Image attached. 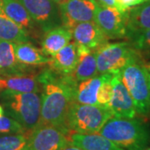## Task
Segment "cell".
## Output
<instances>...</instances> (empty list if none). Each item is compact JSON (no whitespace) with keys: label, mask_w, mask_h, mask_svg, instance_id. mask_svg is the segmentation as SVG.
<instances>
[{"label":"cell","mask_w":150,"mask_h":150,"mask_svg":"<svg viewBox=\"0 0 150 150\" xmlns=\"http://www.w3.org/2000/svg\"><path fill=\"white\" fill-rule=\"evenodd\" d=\"M78 45V44H77ZM79 62L73 73L74 79L78 83L86 80L98 74L96 61V50L78 45Z\"/></svg>","instance_id":"cell-22"},{"label":"cell","mask_w":150,"mask_h":150,"mask_svg":"<svg viewBox=\"0 0 150 150\" xmlns=\"http://www.w3.org/2000/svg\"><path fill=\"white\" fill-rule=\"evenodd\" d=\"M111 73H106L102 74H97L90 79L81 81L78 83L74 102L81 104H98L97 101V93L104 81L112 79Z\"/></svg>","instance_id":"cell-20"},{"label":"cell","mask_w":150,"mask_h":150,"mask_svg":"<svg viewBox=\"0 0 150 150\" xmlns=\"http://www.w3.org/2000/svg\"><path fill=\"white\" fill-rule=\"evenodd\" d=\"M97 7L95 0H69L59 6L63 25L72 29L78 23L93 21Z\"/></svg>","instance_id":"cell-10"},{"label":"cell","mask_w":150,"mask_h":150,"mask_svg":"<svg viewBox=\"0 0 150 150\" xmlns=\"http://www.w3.org/2000/svg\"><path fill=\"white\" fill-rule=\"evenodd\" d=\"M95 2L98 5L103 6V7H110V8H114L118 9L115 0H95Z\"/></svg>","instance_id":"cell-29"},{"label":"cell","mask_w":150,"mask_h":150,"mask_svg":"<svg viewBox=\"0 0 150 150\" xmlns=\"http://www.w3.org/2000/svg\"><path fill=\"white\" fill-rule=\"evenodd\" d=\"M144 59V58H143ZM144 64L145 68H146V69L148 71V73H149V79H150V62L149 61H147V60H144ZM150 98V96H149Z\"/></svg>","instance_id":"cell-31"},{"label":"cell","mask_w":150,"mask_h":150,"mask_svg":"<svg viewBox=\"0 0 150 150\" xmlns=\"http://www.w3.org/2000/svg\"><path fill=\"white\" fill-rule=\"evenodd\" d=\"M144 54L145 56L149 57V58L150 59V52H149V53H146V54ZM147 61H149V62H150V59H149V60H147Z\"/></svg>","instance_id":"cell-33"},{"label":"cell","mask_w":150,"mask_h":150,"mask_svg":"<svg viewBox=\"0 0 150 150\" xmlns=\"http://www.w3.org/2000/svg\"><path fill=\"white\" fill-rule=\"evenodd\" d=\"M68 140L69 144L83 150H123L98 133L81 134L69 132Z\"/></svg>","instance_id":"cell-16"},{"label":"cell","mask_w":150,"mask_h":150,"mask_svg":"<svg viewBox=\"0 0 150 150\" xmlns=\"http://www.w3.org/2000/svg\"><path fill=\"white\" fill-rule=\"evenodd\" d=\"M73 38L72 30L61 24L43 33L41 38L42 51L45 55L52 56L68 45Z\"/></svg>","instance_id":"cell-17"},{"label":"cell","mask_w":150,"mask_h":150,"mask_svg":"<svg viewBox=\"0 0 150 150\" xmlns=\"http://www.w3.org/2000/svg\"><path fill=\"white\" fill-rule=\"evenodd\" d=\"M111 83L112 95L108 108L111 111L112 117L134 118L137 115L133 98L121 79L120 71L113 73Z\"/></svg>","instance_id":"cell-11"},{"label":"cell","mask_w":150,"mask_h":150,"mask_svg":"<svg viewBox=\"0 0 150 150\" xmlns=\"http://www.w3.org/2000/svg\"><path fill=\"white\" fill-rule=\"evenodd\" d=\"M118 10L121 13H127L128 11L135 6L140 5L150 0H115Z\"/></svg>","instance_id":"cell-28"},{"label":"cell","mask_w":150,"mask_h":150,"mask_svg":"<svg viewBox=\"0 0 150 150\" xmlns=\"http://www.w3.org/2000/svg\"><path fill=\"white\" fill-rule=\"evenodd\" d=\"M13 44L15 57L21 64L30 66H42L48 64L50 60V58L43 54L41 49L29 41Z\"/></svg>","instance_id":"cell-21"},{"label":"cell","mask_w":150,"mask_h":150,"mask_svg":"<svg viewBox=\"0 0 150 150\" xmlns=\"http://www.w3.org/2000/svg\"><path fill=\"white\" fill-rule=\"evenodd\" d=\"M38 79L41 86L40 124L54 126L69 134L66 118L79 83L73 74H60L49 68L41 69Z\"/></svg>","instance_id":"cell-1"},{"label":"cell","mask_w":150,"mask_h":150,"mask_svg":"<svg viewBox=\"0 0 150 150\" xmlns=\"http://www.w3.org/2000/svg\"><path fill=\"white\" fill-rule=\"evenodd\" d=\"M0 99L4 113L18 121L26 131L32 132L40 124V93L2 90Z\"/></svg>","instance_id":"cell-3"},{"label":"cell","mask_w":150,"mask_h":150,"mask_svg":"<svg viewBox=\"0 0 150 150\" xmlns=\"http://www.w3.org/2000/svg\"><path fill=\"white\" fill-rule=\"evenodd\" d=\"M26 132L24 128L15 119L9 116L0 117V134H16Z\"/></svg>","instance_id":"cell-25"},{"label":"cell","mask_w":150,"mask_h":150,"mask_svg":"<svg viewBox=\"0 0 150 150\" xmlns=\"http://www.w3.org/2000/svg\"><path fill=\"white\" fill-rule=\"evenodd\" d=\"M127 18L128 12L98 4L93 21L108 39H119L127 38Z\"/></svg>","instance_id":"cell-7"},{"label":"cell","mask_w":150,"mask_h":150,"mask_svg":"<svg viewBox=\"0 0 150 150\" xmlns=\"http://www.w3.org/2000/svg\"><path fill=\"white\" fill-rule=\"evenodd\" d=\"M68 144V134L64 130L39 124L30 133L25 150H61Z\"/></svg>","instance_id":"cell-9"},{"label":"cell","mask_w":150,"mask_h":150,"mask_svg":"<svg viewBox=\"0 0 150 150\" xmlns=\"http://www.w3.org/2000/svg\"><path fill=\"white\" fill-rule=\"evenodd\" d=\"M112 117V112L108 106L73 102L66 118V129L69 133H98L104 123Z\"/></svg>","instance_id":"cell-5"},{"label":"cell","mask_w":150,"mask_h":150,"mask_svg":"<svg viewBox=\"0 0 150 150\" xmlns=\"http://www.w3.org/2000/svg\"><path fill=\"white\" fill-rule=\"evenodd\" d=\"M98 134L117 144L123 150H143L150 143V129L138 118L112 117Z\"/></svg>","instance_id":"cell-2"},{"label":"cell","mask_w":150,"mask_h":150,"mask_svg":"<svg viewBox=\"0 0 150 150\" xmlns=\"http://www.w3.org/2000/svg\"><path fill=\"white\" fill-rule=\"evenodd\" d=\"M29 38L27 33L6 15L0 4V40L17 43L29 41Z\"/></svg>","instance_id":"cell-23"},{"label":"cell","mask_w":150,"mask_h":150,"mask_svg":"<svg viewBox=\"0 0 150 150\" xmlns=\"http://www.w3.org/2000/svg\"><path fill=\"white\" fill-rule=\"evenodd\" d=\"M131 44L140 54L150 52V29L141 33L131 39Z\"/></svg>","instance_id":"cell-26"},{"label":"cell","mask_w":150,"mask_h":150,"mask_svg":"<svg viewBox=\"0 0 150 150\" xmlns=\"http://www.w3.org/2000/svg\"><path fill=\"white\" fill-rule=\"evenodd\" d=\"M61 150H83L80 149V148H78V147H76V146H74V145L70 144H68L66 145L65 147H64L63 149Z\"/></svg>","instance_id":"cell-30"},{"label":"cell","mask_w":150,"mask_h":150,"mask_svg":"<svg viewBox=\"0 0 150 150\" xmlns=\"http://www.w3.org/2000/svg\"><path fill=\"white\" fill-rule=\"evenodd\" d=\"M121 79L133 98L137 113H150V79L139 52L134 55L120 70Z\"/></svg>","instance_id":"cell-4"},{"label":"cell","mask_w":150,"mask_h":150,"mask_svg":"<svg viewBox=\"0 0 150 150\" xmlns=\"http://www.w3.org/2000/svg\"><path fill=\"white\" fill-rule=\"evenodd\" d=\"M4 114V107L2 104H0V117L3 116Z\"/></svg>","instance_id":"cell-32"},{"label":"cell","mask_w":150,"mask_h":150,"mask_svg":"<svg viewBox=\"0 0 150 150\" xmlns=\"http://www.w3.org/2000/svg\"><path fill=\"white\" fill-rule=\"evenodd\" d=\"M36 66L21 64L18 61L13 51V44L0 40V75H10L35 72Z\"/></svg>","instance_id":"cell-19"},{"label":"cell","mask_w":150,"mask_h":150,"mask_svg":"<svg viewBox=\"0 0 150 150\" xmlns=\"http://www.w3.org/2000/svg\"><path fill=\"white\" fill-rule=\"evenodd\" d=\"M71 30L76 44L90 50H97L108 41L94 21L78 23Z\"/></svg>","instance_id":"cell-12"},{"label":"cell","mask_w":150,"mask_h":150,"mask_svg":"<svg viewBox=\"0 0 150 150\" xmlns=\"http://www.w3.org/2000/svg\"><path fill=\"white\" fill-rule=\"evenodd\" d=\"M30 133L29 131H26L22 134L1 136L0 150H25Z\"/></svg>","instance_id":"cell-24"},{"label":"cell","mask_w":150,"mask_h":150,"mask_svg":"<svg viewBox=\"0 0 150 150\" xmlns=\"http://www.w3.org/2000/svg\"><path fill=\"white\" fill-rule=\"evenodd\" d=\"M5 14L27 33L28 36H38L36 23L19 0H0Z\"/></svg>","instance_id":"cell-15"},{"label":"cell","mask_w":150,"mask_h":150,"mask_svg":"<svg viewBox=\"0 0 150 150\" xmlns=\"http://www.w3.org/2000/svg\"><path fill=\"white\" fill-rule=\"evenodd\" d=\"M143 150H150V147L149 146V147H147V148H145L144 149H143Z\"/></svg>","instance_id":"cell-34"},{"label":"cell","mask_w":150,"mask_h":150,"mask_svg":"<svg viewBox=\"0 0 150 150\" xmlns=\"http://www.w3.org/2000/svg\"><path fill=\"white\" fill-rule=\"evenodd\" d=\"M79 62L78 45L70 42L68 45L51 56L48 63L49 69L60 74H73Z\"/></svg>","instance_id":"cell-14"},{"label":"cell","mask_w":150,"mask_h":150,"mask_svg":"<svg viewBox=\"0 0 150 150\" xmlns=\"http://www.w3.org/2000/svg\"><path fill=\"white\" fill-rule=\"evenodd\" d=\"M131 43H106L96 50L98 74L120 71L137 54Z\"/></svg>","instance_id":"cell-6"},{"label":"cell","mask_w":150,"mask_h":150,"mask_svg":"<svg viewBox=\"0 0 150 150\" xmlns=\"http://www.w3.org/2000/svg\"><path fill=\"white\" fill-rule=\"evenodd\" d=\"M127 38L134 37L150 29V1L131 8L128 11Z\"/></svg>","instance_id":"cell-18"},{"label":"cell","mask_w":150,"mask_h":150,"mask_svg":"<svg viewBox=\"0 0 150 150\" xmlns=\"http://www.w3.org/2000/svg\"><path fill=\"white\" fill-rule=\"evenodd\" d=\"M43 33L63 24L59 6L54 0H19Z\"/></svg>","instance_id":"cell-8"},{"label":"cell","mask_w":150,"mask_h":150,"mask_svg":"<svg viewBox=\"0 0 150 150\" xmlns=\"http://www.w3.org/2000/svg\"><path fill=\"white\" fill-rule=\"evenodd\" d=\"M40 71L0 75V90H10L18 93H41V86L38 79V74Z\"/></svg>","instance_id":"cell-13"},{"label":"cell","mask_w":150,"mask_h":150,"mask_svg":"<svg viewBox=\"0 0 150 150\" xmlns=\"http://www.w3.org/2000/svg\"><path fill=\"white\" fill-rule=\"evenodd\" d=\"M112 95V87L111 79L104 81L99 87L97 93V101L99 105L108 106Z\"/></svg>","instance_id":"cell-27"}]
</instances>
